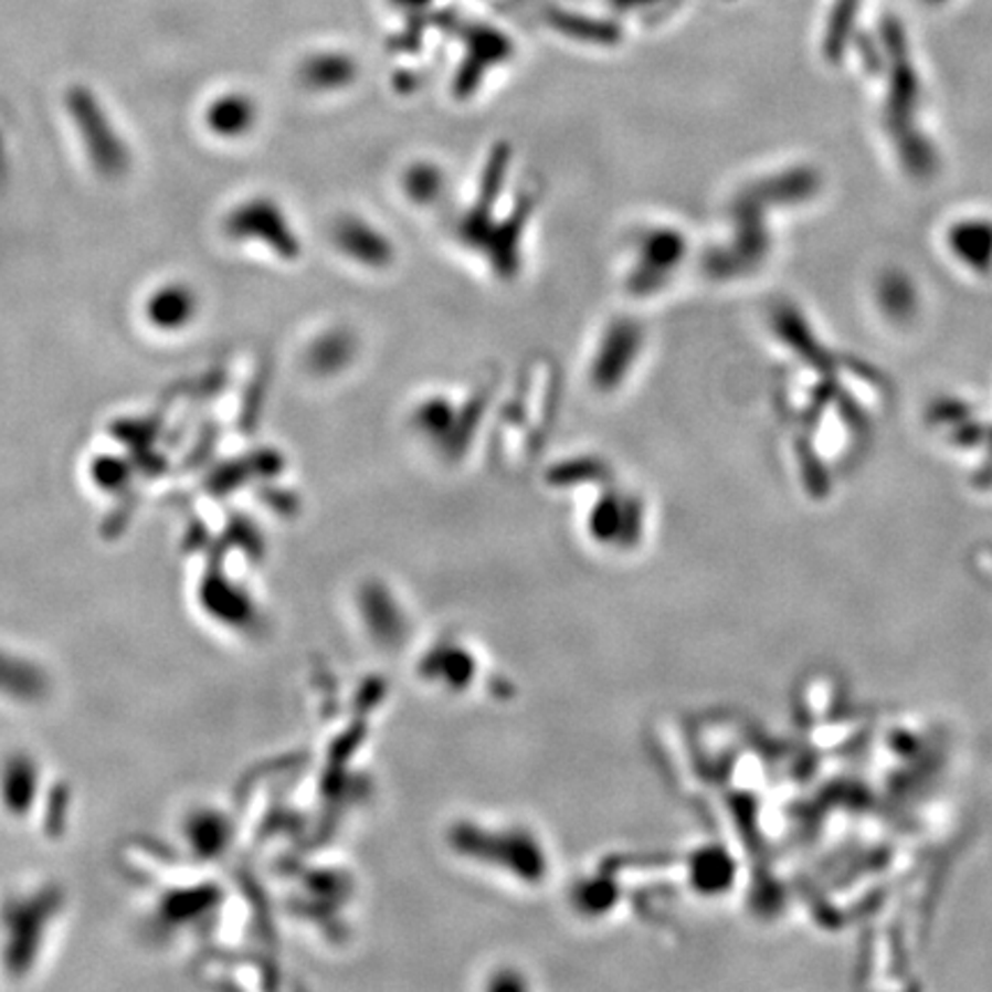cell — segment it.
I'll return each instance as SVG.
<instances>
[{
	"label": "cell",
	"mask_w": 992,
	"mask_h": 992,
	"mask_svg": "<svg viewBox=\"0 0 992 992\" xmlns=\"http://www.w3.org/2000/svg\"><path fill=\"white\" fill-rule=\"evenodd\" d=\"M150 327L166 331L187 329L198 315V295L187 283H163L143 304Z\"/></svg>",
	"instance_id": "1"
}]
</instances>
